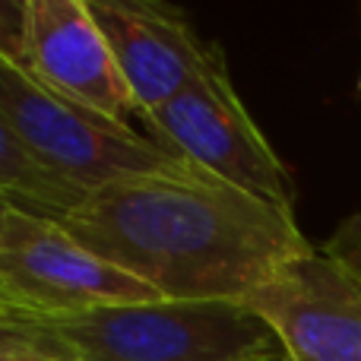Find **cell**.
<instances>
[{"mask_svg":"<svg viewBox=\"0 0 361 361\" xmlns=\"http://www.w3.org/2000/svg\"><path fill=\"white\" fill-rule=\"evenodd\" d=\"M61 225L162 301L241 305L314 250L292 209L203 171L108 180Z\"/></svg>","mask_w":361,"mask_h":361,"instance_id":"cell-1","label":"cell"},{"mask_svg":"<svg viewBox=\"0 0 361 361\" xmlns=\"http://www.w3.org/2000/svg\"><path fill=\"white\" fill-rule=\"evenodd\" d=\"M44 320L80 361H288L273 330L235 301H143Z\"/></svg>","mask_w":361,"mask_h":361,"instance_id":"cell-2","label":"cell"},{"mask_svg":"<svg viewBox=\"0 0 361 361\" xmlns=\"http://www.w3.org/2000/svg\"><path fill=\"white\" fill-rule=\"evenodd\" d=\"M0 114L44 165L82 190L133 175H197L152 137L63 99L6 54H0Z\"/></svg>","mask_w":361,"mask_h":361,"instance_id":"cell-3","label":"cell"},{"mask_svg":"<svg viewBox=\"0 0 361 361\" xmlns=\"http://www.w3.org/2000/svg\"><path fill=\"white\" fill-rule=\"evenodd\" d=\"M143 121L159 146L197 171L295 212L292 175L235 92L219 44L203 73Z\"/></svg>","mask_w":361,"mask_h":361,"instance_id":"cell-4","label":"cell"},{"mask_svg":"<svg viewBox=\"0 0 361 361\" xmlns=\"http://www.w3.org/2000/svg\"><path fill=\"white\" fill-rule=\"evenodd\" d=\"M0 301L35 317H67L162 298L86 250L61 222L10 206L0 222Z\"/></svg>","mask_w":361,"mask_h":361,"instance_id":"cell-5","label":"cell"},{"mask_svg":"<svg viewBox=\"0 0 361 361\" xmlns=\"http://www.w3.org/2000/svg\"><path fill=\"white\" fill-rule=\"evenodd\" d=\"M241 305L273 330L288 361H361V276L320 247L282 267Z\"/></svg>","mask_w":361,"mask_h":361,"instance_id":"cell-6","label":"cell"},{"mask_svg":"<svg viewBox=\"0 0 361 361\" xmlns=\"http://www.w3.org/2000/svg\"><path fill=\"white\" fill-rule=\"evenodd\" d=\"M23 63L63 99L114 124L130 127L140 114L89 0H29Z\"/></svg>","mask_w":361,"mask_h":361,"instance_id":"cell-7","label":"cell"},{"mask_svg":"<svg viewBox=\"0 0 361 361\" xmlns=\"http://www.w3.org/2000/svg\"><path fill=\"white\" fill-rule=\"evenodd\" d=\"M89 10L111 44L140 118L184 92L216 51V44H206L190 19L169 4L89 0Z\"/></svg>","mask_w":361,"mask_h":361,"instance_id":"cell-8","label":"cell"},{"mask_svg":"<svg viewBox=\"0 0 361 361\" xmlns=\"http://www.w3.org/2000/svg\"><path fill=\"white\" fill-rule=\"evenodd\" d=\"M89 190L44 165L0 114V197L35 216L63 222Z\"/></svg>","mask_w":361,"mask_h":361,"instance_id":"cell-9","label":"cell"},{"mask_svg":"<svg viewBox=\"0 0 361 361\" xmlns=\"http://www.w3.org/2000/svg\"><path fill=\"white\" fill-rule=\"evenodd\" d=\"M0 361H80L73 345L44 317L6 307L0 311Z\"/></svg>","mask_w":361,"mask_h":361,"instance_id":"cell-10","label":"cell"},{"mask_svg":"<svg viewBox=\"0 0 361 361\" xmlns=\"http://www.w3.org/2000/svg\"><path fill=\"white\" fill-rule=\"evenodd\" d=\"M320 250L333 260H339L343 267H349L355 276H361V209L352 212L349 219H343L339 228L326 238V244Z\"/></svg>","mask_w":361,"mask_h":361,"instance_id":"cell-11","label":"cell"},{"mask_svg":"<svg viewBox=\"0 0 361 361\" xmlns=\"http://www.w3.org/2000/svg\"><path fill=\"white\" fill-rule=\"evenodd\" d=\"M25 4L29 0H0V54L13 57V61H23Z\"/></svg>","mask_w":361,"mask_h":361,"instance_id":"cell-12","label":"cell"},{"mask_svg":"<svg viewBox=\"0 0 361 361\" xmlns=\"http://www.w3.org/2000/svg\"><path fill=\"white\" fill-rule=\"evenodd\" d=\"M10 200H6V197H0V222H4V216H6V209H10Z\"/></svg>","mask_w":361,"mask_h":361,"instance_id":"cell-13","label":"cell"},{"mask_svg":"<svg viewBox=\"0 0 361 361\" xmlns=\"http://www.w3.org/2000/svg\"><path fill=\"white\" fill-rule=\"evenodd\" d=\"M6 307H10V305H6V301H0V311H6Z\"/></svg>","mask_w":361,"mask_h":361,"instance_id":"cell-14","label":"cell"},{"mask_svg":"<svg viewBox=\"0 0 361 361\" xmlns=\"http://www.w3.org/2000/svg\"><path fill=\"white\" fill-rule=\"evenodd\" d=\"M358 89H361V80H358Z\"/></svg>","mask_w":361,"mask_h":361,"instance_id":"cell-15","label":"cell"}]
</instances>
